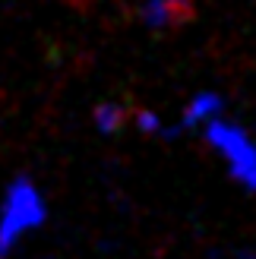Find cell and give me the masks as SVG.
<instances>
[{
  "mask_svg": "<svg viewBox=\"0 0 256 259\" xmlns=\"http://www.w3.org/2000/svg\"><path fill=\"white\" fill-rule=\"evenodd\" d=\"M225 111V101L219 92H196L193 98L187 101V108L181 111V120H177L174 130H168V133H181V130H196V126H206L209 120L222 117Z\"/></svg>",
  "mask_w": 256,
  "mask_h": 259,
  "instance_id": "obj_3",
  "label": "cell"
},
{
  "mask_svg": "<svg viewBox=\"0 0 256 259\" xmlns=\"http://www.w3.org/2000/svg\"><path fill=\"white\" fill-rule=\"evenodd\" d=\"M48 218L45 196L29 177H16L0 199V259H7L19 243L38 231Z\"/></svg>",
  "mask_w": 256,
  "mask_h": 259,
  "instance_id": "obj_1",
  "label": "cell"
},
{
  "mask_svg": "<svg viewBox=\"0 0 256 259\" xmlns=\"http://www.w3.org/2000/svg\"><path fill=\"white\" fill-rule=\"evenodd\" d=\"M139 16H143V25L152 32H164L177 25L184 16H187V4L184 0H146L143 10H139Z\"/></svg>",
  "mask_w": 256,
  "mask_h": 259,
  "instance_id": "obj_4",
  "label": "cell"
},
{
  "mask_svg": "<svg viewBox=\"0 0 256 259\" xmlns=\"http://www.w3.org/2000/svg\"><path fill=\"white\" fill-rule=\"evenodd\" d=\"M92 123L101 130V133H117V130L126 123V108L117 105V101H101L92 111Z\"/></svg>",
  "mask_w": 256,
  "mask_h": 259,
  "instance_id": "obj_5",
  "label": "cell"
},
{
  "mask_svg": "<svg viewBox=\"0 0 256 259\" xmlns=\"http://www.w3.org/2000/svg\"><path fill=\"white\" fill-rule=\"evenodd\" d=\"M133 120H136V126L143 130V133H161V130H164L161 126V117H158L155 111H139Z\"/></svg>",
  "mask_w": 256,
  "mask_h": 259,
  "instance_id": "obj_6",
  "label": "cell"
},
{
  "mask_svg": "<svg viewBox=\"0 0 256 259\" xmlns=\"http://www.w3.org/2000/svg\"><path fill=\"white\" fill-rule=\"evenodd\" d=\"M202 136L222 155V161L228 164V174L244 190L256 193V142L247 130L228 117H215L202 126Z\"/></svg>",
  "mask_w": 256,
  "mask_h": 259,
  "instance_id": "obj_2",
  "label": "cell"
}]
</instances>
